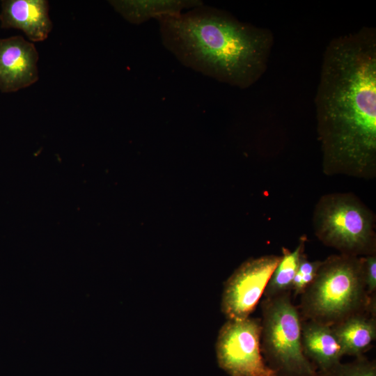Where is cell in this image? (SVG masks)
I'll return each instance as SVG.
<instances>
[{"instance_id":"11","label":"cell","mask_w":376,"mask_h":376,"mask_svg":"<svg viewBox=\"0 0 376 376\" xmlns=\"http://www.w3.org/2000/svg\"><path fill=\"white\" fill-rule=\"evenodd\" d=\"M109 3L126 21L138 25L151 19L158 21L178 16L203 4L200 0H113Z\"/></svg>"},{"instance_id":"6","label":"cell","mask_w":376,"mask_h":376,"mask_svg":"<svg viewBox=\"0 0 376 376\" xmlns=\"http://www.w3.org/2000/svg\"><path fill=\"white\" fill-rule=\"evenodd\" d=\"M260 319L227 320L215 345L219 366L230 376H276L260 350Z\"/></svg>"},{"instance_id":"15","label":"cell","mask_w":376,"mask_h":376,"mask_svg":"<svg viewBox=\"0 0 376 376\" xmlns=\"http://www.w3.org/2000/svg\"><path fill=\"white\" fill-rule=\"evenodd\" d=\"M322 261H310L304 254L294 277L292 291L294 296L301 295L315 279Z\"/></svg>"},{"instance_id":"14","label":"cell","mask_w":376,"mask_h":376,"mask_svg":"<svg viewBox=\"0 0 376 376\" xmlns=\"http://www.w3.org/2000/svg\"><path fill=\"white\" fill-rule=\"evenodd\" d=\"M320 376H376V363L360 356L352 362L339 363Z\"/></svg>"},{"instance_id":"5","label":"cell","mask_w":376,"mask_h":376,"mask_svg":"<svg viewBox=\"0 0 376 376\" xmlns=\"http://www.w3.org/2000/svg\"><path fill=\"white\" fill-rule=\"evenodd\" d=\"M314 224L318 237L342 254L359 257L375 253L373 217L350 196L322 198L315 210Z\"/></svg>"},{"instance_id":"1","label":"cell","mask_w":376,"mask_h":376,"mask_svg":"<svg viewBox=\"0 0 376 376\" xmlns=\"http://www.w3.org/2000/svg\"><path fill=\"white\" fill-rule=\"evenodd\" d=\"M317 100L324 170L373 175L376 165V46L372 33L361 31L331 42Z\"/></svg>"},{"instance_id":"4","label":"cell","mask_w":376,"mask_h":376,"mask_svg":"<svg viewBox=\"0 0 376 376\" xmlns=\"http://www.w3.org/2000/svg\"><path fill=\"white\" fill-rule=\"evenodd\" d=\"M261 313V353L276 376H319L304 354L302 319L291 292L265 298Z\"/></svg>"},{"instance_id":"2","label":"cell","mask_w":376,"mask_h":376,"mask_svg":"<svg viewBox=\"0 0 376 376\" xmlns=\"http://www.w3.org/2000/svg\"><path fill=\"white\" fill-rule=\"evenodd\" d=\"M158 22L164 47L203 75L246 87L263 69L269 36L221 10L203 3Z\"/></svg>"},{"instance_id":"9","label":"cell","mask_w":376,"mask_h":376,"mask_svg":"<svg viewBox=\"0 0 376 376\" xmlns=\"http://www.w3.org/2000/svg\"><path fill=\"white\" fill-rule=\"evenodd\" d=\"M1 27L17 29L31 42L45 40L53 24L45 0H3L1 3Z\"/></svg>"},{"instance_id":"16","label":"cell","mask_w":376,"mask_h":376,"mask_svg":"<svg viewBox=\"0 0 376 376\" xmlns=\"http://www.w3.org/2000/svg\"><path fill=\"white\" fill-rule=\"evenodd\" d=\"M364 283L367 294L375 295L376 291V255L375 253L361 257Z\"/></svg>"},{"instance_id":"8","label":"cell","mask_w":376,"mask_h":376,"mask_svg":"<svg viewBox=\"0 0 376 376\" xmlns=\"http://www.w3.org/2000/svg\"><path fill=\"white\" fill-rule=\"evenodd\" d=\"M38 52L22 36L0 38V91L16 92L38 80Z\"/></svg>"},{"instance_id":"3","label":"cell","mask_w":376,"mask_h":376,"mask_svg":"<svg viewBox=\"0 0 376 376\" xmlns=\"http://www.w3.org/2000/svg\"><path fill=\"white\" fill-rule=\"evenodd\" d=\"M375 302L366 290L361 257L341 253L322 261L298 309L302 320L332 327L360 313L376 316Z\"/></svg>"},{"instance_id":"7","label":"cell","mask_w":376,"mask_h":376,"mask_svg":"<svg viewBox=\"0 0 376 376\" xmlns=\"http://www.w3.org/2000/svg\"><path fill=\"white\" fill-rule=\"evenodd\" d=\"M281 256L265 255L242 263L224 285L221 309L227 320L250 317L264 295Z\"/></svg>"},{"instance_id":"12","label":"cell","mask_w":376,"mask_h":376,"mask_svg":"<svg viewBox=\"0 0 376 376\" xmlns=\"http://www.w3.org/2000/svg\"><path fill=\"white\" fill-rule=\"evenodd\" d=\"M331 327L343 356H362L376 338V316L368 313L351 315Z\"/></svg>"},{"instance_id":"13","label":"cell","mask_w":376,"mask_h":376,"mask_svg":"<svg viewBox=\"0 0 376 376\" xmlns=\"http://www.w3.org/2000/svg\"><path fill=\"white\" fill-rule=\"evenodd\" d=\"M304 244L305 240L301 239L293 251L282 248L281 258L266 286L265 298H272L292 292V281L301 257L304 254Z\"/></svg>"},{"instance_id":"10","label":"cell","mask_w":376,"mask_h":376,"mask_svg":"<svg viewBox=\"0 0 376 376\" xmlns=\"http://www.w3.org/2000/svg\"><path fill=\"white\" fill-rule=\"evenodd\" d=\"M301 343L304 355L319 376L340 363L343 357L341 346L329 325L302 320Z\"/></svg>"}]
</instances>
